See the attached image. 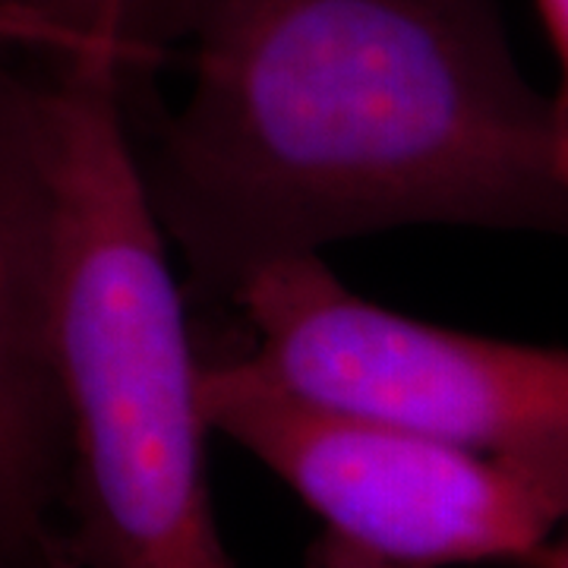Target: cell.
<instances>
[{
	"label": "cell",
	"mask_w": 568,
	"mask_h": 568,
	"mask_svg": "<svg viewBox=\"0 0 568 568\" xmlns=\"http://www.w3.org/2000/svg\"><path fill=\"white\" fill-rule=\"evenodd\" d=\"M186 39L193 89L136 162L203 294L405 224L568 241L499 0H193Z\"/></svg>",
	"instance_id": "1"
},
{
	"label": "cell",
	"mask_w": 568,
	"mask_h": 568,
	"mask_svg": "<svg viewBox=\"0 0 568 568\" xmlns=\"http://www.w3.org/2000/svg\"><path fill=\"white\" fill-rule=\"evenodd\" d=\"M123 85L99 63L58 61L51 77L67 544L77 568H234L205 467L200 357L126 133Z\"/></svg>",
	"instance_id": "2"
},
{
	"label": "cell",
	"mask_w": 568,
	"mask_h": 568,
	"mask_svg": "<svg viewBox=\"0 0 568 568\" xmlns=\"http://www.w3.org/2000/svg\"><path fill=\"white\" fill-rule=\"evenodd\" d=\"M200 405L209 429L294 489L325 534L398 566H530L568 511L562 470L313 402L237 354L200 361Z\"/></svg>",
	"instance_id": "3"
},
{
	"label": "cell",
	"mask_w": 568,
	"mask_h": 568,
	"mask_svg": "<svg viewBox=\"0 0 568 568\" xmlns=\"http://www.w3.org/2000/svg\"><path fill=\"white\" fill-rule=\"evenodd\" d=\"M237 357L275 386L452 446L568 474V351L470 335L369 304L320 256L250 275Z\"/></svg>",
	"instance_id": "4"
},
{
	"label": "cell",
	"mask_w": 568,
	"mask_h": 568,
	"mask_svg": "<svg viewBox=\"0 0 568 568\" xmlns=\"http://www.w3.org/2000/svg\"><path fill=\"white\" fill-rule=\"evenodd\" d=\"M17 44L48 39L0 10V568H77L63 528L67 436L51 364V80H29L7 58Z\"/></svg>",
	"instance_id": "5"
},
{
	"label": "cell",
	"mask_w": 568,
	"mask_h": 568,
	"mask_svg": "<svg viewBox=\"0 0 568 568\" xmlns=\"http://www.w3.org/2000/svg\"><path fill=\"white\" fill-rule=\"evenodd\" d=\"M0 10L39 26L58 61L99 63L130 82L186 36L193 0H0Z\"/></svg>",
	"instance_id": "6"
},
{
	"label": "cell",
	"mask_w": 568,
	"mask_h": 568,
	"mask_svg": "<svg viewBox=\"0 0 568 568\" xmlns=\"http://www.w3.org/2000/svg\"><path fill=\"white\" fill-rule=\"evenodd\" d=\"M559 61V89L549 99L556 130V162H568V0H534Z\"/></svg>",
	"instance_id": "7"
},
{
	"label": "cell",
	"mask_w": 568,
	"mask_h": 568,
	"mask_svg": "<svg viewBox=\"0 0 568 568\" xmlns=\"http://www.w3.org/2000/svg\"><path fill=\"white\" fill-rule=\"evenodd\" d=\"M306 568H410L398 566V562H388V559H379V556H369L364 549L351 547L345 540L325 534L310 547L306 552Z\"/></svg>",
	"instance_id": "8"
},
{
	"label": "cell",
	"mask_w": 568,
	"mask_h": 568,
	"mask_svg": "<svg viewBox=\"0 0 568 568\" xmlns=\"http://www.w3.org/2000/svg\"><path fill=\"white\" fill-rule=\"evenodd\" d=\"M530 568H568V511L544 549L530 559Z\"/></svg>",
	"instance_id": "9"
},
{
	"label": "cell",
	"mask_w": 568,
	"mask_h": 568,
	"mask_svg": "<svg viewBox=\"0 0 568 568\" xmlns=\"http://www.w3.org/2000/svg\"><path fill=\"white\" fill-rule=\"evenodd\" d=\"M559 174H562V181L568 183V162H566V164H559Z\"/></svg>",
	"instance_id": "10"
}]
</instances>
